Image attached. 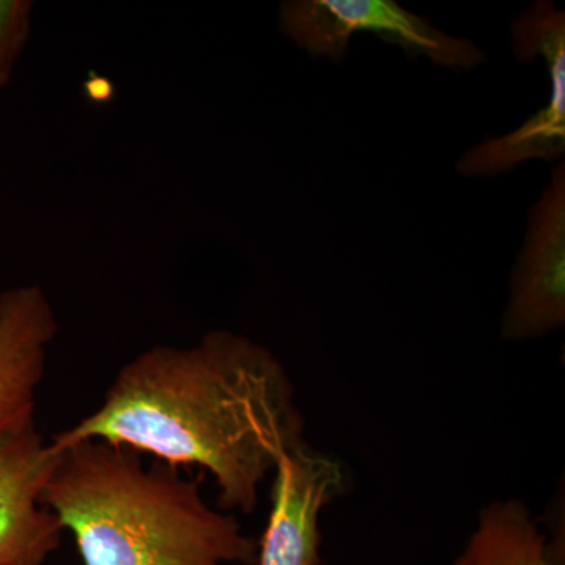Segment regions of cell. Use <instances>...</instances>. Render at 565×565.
I'll use <instances>...</instances> for the list:
<instances>
[{
	"instance_id": "obj_5",
	"label": "cell",
	"mask_w": 565,
	"mask_h": 565,
	"mask_svg": "<svg viewBox=\"0 0 565 565\" xmlns=\"http://www.w3.org/2000/svg\"><path fill=\"white\" fill-rule=\"evenodd\" d=\"M565 322V166L531 210L525 243L511 275L501 337L526 341L556 332Z\"/></svg>"
},
{
	"instance_id": "obj_4",
	"label": "cell",
	"mask_w": 565,
	"mask_h": 565,
	"mask_svg": "<svg viewBox=\"0 0 565 565\" xmlns=\"http://www.w3.org/2000/svg\"><path fill=\"white\" fill-rule=\"evenodd\" d=\"M516 58L542 55L548 66V104L535 111L519 129L493 137L465 152L457 170L467 177H497L520 163L552 161L565 151V14L552 2H535L512 24Z\"/></svg>"
},
{
	"instance_id": "obj_1",
	"label": "cell",
	"mask_w": 565,
	"mask_h": 565,
	"mask_svg": "<svg viewBox=\"0 0 565 565\" xmlns=\"http://www.w3.org/2000/svg\"><path fill=\"white\" fill-rule=\"evenodd\" d=\"M296 386L278 356L244 334L215 330L193 345H152L120 367L103 403L51 438L84 440L196 467L217 487L218 508L252 514L267 476L305 444Z\"/></svg>"
},
{
	"instance_id": "obj_6",
	"label": "cell",
	"mask_w": 565,
	"mask_h": 565,
	"mask_svg": "<svg viewBox=\"0 0 565 565\" xmlns=\"http://www.w3.org/2000/svg\"><path fill=\"white\" fill-rule=\"evenodd\" d=\"M273 476V508L255 565H321V514L343 493V465L302 444L278 459Z\"/></svg>"
},
{
	"instance_id": "obj_2",
	"label": "cell",
	"mask_w": 565,
	"mask_h": 565,
	"mask_svg": "<svg viewBox=\"0 0 565 565\" xmlns=\"http://www.w3.org/2000/svg\"><path fill=\"white\" fill-rule=\"evenodd\" d=\"M52 451L41 503L84 565H255L258 541L207 503L202 475L104 440Z\"/></svg>"
},
{
	"instance_id": "obj_8",
	"label": "cell",
	"mask_w": 565,
	"mask_h": 565,
	"mask_svg": "<svg viewBox=\"0 0 565 565\" xmlns=\"http://www.w3.org/2000/svg\"><path fill=\"white\" fill-rule=\"evenodd\" d=\"M57 316L39 285L0 294V437L35 419Z\"/></svg>"
},
{
	"instance_id": "obj_9",
	"label": "cell",
	"mask_w": 565,
	"mask_h": 565,
	"mask_svg": "<svg viewBox=\"0 0 565 565\" xmlns=\"http://www.w3.org/2000/svg\"><path fill=\"white\" fill-rule=\"evenodd\" d=\"M452 565H555L548 539L519 498L490 501Z\"/></svg>"
},
{
	"instance_id": "obj_7",
	"label": "cell",
	"mask_w": 565,
	"mask_h": 565,
	"mask_svg": "<svg viewBox=\"0 0 565 565\" xmlns=\"http://www.w3.org/2000/svg\"><path fill=\"white\" fill-rule=\"evenodd\" d=\"M55 462L35 419L0 437V565H46L63 527L41 503Z\"/></svg>"
},
{
	"instance_id": "obj_10",
	"label": "cell",
	"mask_w": 565,
	"mask_h": 565,
	"mask_svg": "<svg viewBox=\"0 0 565 565\" xmlns=\"http://www.w3.org/2000/svg\"><path fill=\"white\" fill-rule=\"evenodd\" d=\"M32 6L28 0H0V90L9 84L28 43Z\"/></svg>"
},
{
	"instance_id": "obj_3",
	"label": "cell",
	"mask_w": 565,
	"mask_h": 565,
	"mask_svg": "<svg viewBox=\"0 0 565 565\" xmlns=\"http://www.w3.org/2000/svg\"><path fill=\"white\" fill-rule=\"evenodd\" d=\"M281 33L311 57L341 62L355 33H373L452 71H471L486 62L478 44L434 28L426 18L394 0H291L280 7Z\"/></svg>"
}]
</instances>
